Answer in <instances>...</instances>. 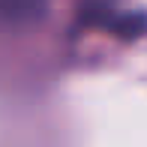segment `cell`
<instances>
[{
  "label": "cell",
  "instance_id": "obj_1",
  "mask_svg": "<svg viewBox=\"0 0 147 147\" xmlns=\"http://www.w3.org/2000/svg\"><path fill=\"white\" fill-rule=\"evenodd\" d=\"M48 15V0H0V18L12 27H36Z\"/></svg>",
  "mask_w": 147,
  "mask_h": 147
}]
</instances>
